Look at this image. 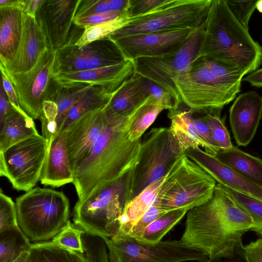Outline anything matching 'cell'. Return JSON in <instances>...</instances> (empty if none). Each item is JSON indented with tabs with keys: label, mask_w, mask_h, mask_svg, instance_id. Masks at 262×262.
<instances>
[{
	"label": "cell",
	"mask_w": 262,
	"mask_h": 262,
	"mask_svg": "<svg viewBox=\"0 0 262 262\" xmlns=\"http://www.w3.org/2000/svg\"><path fill=\"white\" fill-rule=\"evenodd\" d=\"M249 262H262V238L245 246Z\"/></svg>",
	"instance_id": "51"
},
{
	"label": "cell",
	"mask_w": 262,
	"mask_h": 262,
	"mask_svg": "<svg viewBox=\"0 0 262 262\" xmlns=\"http://www.w3.org/2000/svg\"><path fill=\"white\" fill-rule=\"evenodd\" d=\"M85 233L82 229L69 220L66 226L51 241L65 248L84 254L82 237Z\"/></svg>",
	"instance_id": "37"
},
{
	"label": "cell",
	"mask_w": 262,
	"mask_h": 262,
	"mask_svg": "<svg viewBox=\"0 0 262 262\" xmlns=\"http://www.w3.org/2000/svg\"><path fill=\"white\" fill-rule=\"evenodd\" d=\"M31 245L18 226L0 232V262H13Z\"/></svg>",
	"instance_id": "34"
},
{
	"label": "cell",
	"mask_w": 262,
	"mask_h": 262,
	"mask_svg": "<svg viewBox=\"0 0 262 262\" xmlns=\"http://www.w3.org/2000/svg\"><path fill=\"white\" fill-rule=\"evenodd\" d=\"M135 73L134 61L126 59L113 66L58 76L54 80L61 85H100L116 90Z\"/></svg>",
	"instance_id": "20"
},
{
	"label": "cell",
	"mask_w": 262,
	"mask_h": 262,
	"mask_svg": "<svg viewBox=\"0 0 262 262\" xmlns=\"http://www.w3.org/2000/svg\"><path fill=\"white\" fill-rule=\"evenodd\" d=\"M124 13L125 12L110 11L76 19L73 23L76 26L85 29L114 19Z\"/></svg>",
	"instance_id": "49"
},
{
	"label": "cell",
	"mask_w": 262,
	"mask_h": 262,
	"mask_svg": "<svg viewBox=\"0 0 262 262\" xmlns=\"http://www.w3.org/2000/svg\"><path fill=\"white\" fill-rule=\"evenodd\" d=\"M110 11L109 0H79L74 20Z\"/></svg>",
	"instance_id": "44"
},
{
	"label": "cell",
	"mask_w": 262,
	"mask_h": 262,
	"mask_svg": "<svg viewBox=\"0 0 262 262\" xmlns=\"http://www.w3.org/2000/svg\"><path fill=\"white\" fill-rule=\"evenodd\" d=\"M82 241L88 262H111L106 242L103 238L85 233Z\"/></svg>",
	"instance_id": "40"
},
{
	"label": "cell",
	"mask_w": 262,
	"mask_h": 262,
	"mask_svg": "<svg viewBox=\"0 0 262 262\" xmlns=\"http://www.w3.org/2000/svg\"><path fill=\"white\" fill-rule=\"evenodd\" d=\"M118 90L100 85H92L70 109L61 132L84 114L105 106Z\"/></svg>",
	"instance_id": "28"
},
{
	"label": "cell",
	"mask_w": 262,
	"mask_h": 262,
	"mask_svg": "<svg viewBox=\"0 0 262 262\" xmlns=\"http://www.w3.org/2000/svg\"><path fill=\"white\" fill-rule=\"evenodd\" d=\"M252 231H254L257 233L259 235H260L262 237V228H255L253 229Z\"/></svg>",
	"instance_id": "58"
},
{
	"label": "cell",
	"mask_w": 262,
	"mask_h": 262,
	"mask_svg": "<svg viewBox=\"0 0 262 262\" xmlns=\"http://www.w3.org/2000/svg\"><path fill=\"white\" fill-rule=\"evenodd\" d=\"M49 148L39 134L12 145L0 152V176L18 191L32 189L40 181Z\"/></svg>",
	"instance_id": "10"
},
{
	"label": "cell",
	"mask_w": 262,
	"mask_h": 262,
	"mask_svg": "<svg viewBox=\"0 0 262 262\" xmlns=\"http://www.w3.org/2000/svg\"><path fill=\"white\" fill-rule=\"evenodd\" d=\"M166 0H130L127 14L130 18L146 14L163 4Z\"/></svg>",
	"instance_id": "48"
},
{
	"label": "cell",
	"mask_w": 262,
	"mask_h": 262,
	"mask_svg": "<svg viewBox=\"0 0 262 262\" xmlns=\"http://www.w3.org/2000/svg\"><path fill=\"white\" fill-rule=\"evenodd\" d=\"M168 212L162 209L155 201L145 211L140 219L133 226L129 234L138 239L144 230L154 221Z\"/></svg>",
	"instance_id": "43"
},
{
	"label": "cell",
	"mask_w": 262,
	"mask_h": 262,
	"mask_svg": "<svg viewBox=\"0 0 262 262\" xmlns=\"http://www.w3.org/2000/svg\"><path fill=\"white\" fill-rule=\"evenodd\" d=\"M245 75L240 70L202 58L172 79L182 105L193 112L221 115L223 108L241 91Z\"/></svg>",
	"instance_id": "4"
},
{
	"label": "cell",
	"mask_w": 262,
	"mask_h": 262,
	"mask_svg": "<svg viewBox=\"0 0 262 262\" xmlns=\"http://www.w3.org/2000/svg\"><path fill=\"white\" fill-rule=\"evenodd\" d=\"M47 49L46 37L35 18L25 14L21 37L16 57L7 69H4L6 73L29 71L36 65Z\"/></svg>",
	"instance_id": "19"
},
{
	"label": "cell",
	"mask_w": 262,
	"mask_h": 262,
	"mask_svg": "<svg viewBox=\"0 0 262 262\" xmlns=\"http://www.w3.org/2000/svg\"><path fill=\"white\" fill-rule=\"evenodd\" d=\"M195 29L187 28L156 32L112 40L126 59L133 60L140 57L159 56L176 52Z\"/></svg>",
	"instance_id": "14"
},
{
	"label": "cell",
	"mask_w": 262,
	"mask_h": 262,
	"mask_svg": "<svg viewBox=\"0 0 262 262\" xmlns=\"http://www.w3.org/2000/svg\"><path fill=\"white\" fill-rule=\"evenodd\" d=\"M191 120L196 128L199 137L206 146L205 151L215 156L220 149L214 141L211 130L207 123L202 117L194 118L192 116Z\"/></svg>",
	"instance_id": "47"
},
{
	"label": "cell",
	"mask_w": 262,
	"mask_h": 262,
	"mask_svg": "<svg viewBox=\"0 0 262 262\" xmlns=\"http://www.w3.org/2000/svg\"><path fill=\"white\" fill-rule=\"evenodd\" d=\"M242 81H246L249 82L252 86L261 88L262 87V68L257 69L253 72L249 74Z\"/></svg>",
	"instance_id": "54"
},
{
	"label": "cell",
	"mask_w": 262,
	"mask_h": 262,
	"mask_svg": "<svg viewBox=\"0 0 262 262\" xmlns=\"http://www.w3.org/2000/svg\"><path fill=\"white\" fill-rule=\"evenodd\" d=\"M202 25L193 32L177 52L133 60L136 73L156 82L170 93L174 102L172 110H179L182 105L172 79L186 72L195 58L202 38Z\"/></svg>",
	"instance_id": "12"
},
{
	"label": "cell",
	"mask_w": 262,
	"mask_h": 262,
	"mask_svg": "<svg viewBox=\"0 0 262 262\" xmlns=\"http://www.w3.org/2000/svg\"><path fill=\"white\" fill-rule=\"evenodd\" d=\"M221 115L207 114L202 117L209 126L213 138L220 150H226L232 148L230 134L224 124V119Z\"/></svg>",
	"instance_id": "39"
},
{
	"label": "cell",
	"mask_w": 262,
	"mask_h": 262,
	"mask_svg": "<svg viewBox=\"0 0 262 262\" xmlns=\"http://www.w3.org/2000/svg\"><path fill=\"white\" fill-rule=\"evenodd\" d=\"M215 156L245 178L262 188V159L236 146L220 150Z\"/></svg>",
	"instance_id": "25"
},
{
	"label": "cell",
	"mask_w": 262,
	"mask_h": 262,
	"mask_svg": "<svg viewBox=\"0 0 262 262\" xmlns=\"http://www.w3.org/2000/svg\"><path fill=\"white\" fill-rule=\"evenodd\" d=\"M24 15L20 6L0 7V64L5 70L16 57L22 35Z\"/></svg>",
	"instance_id": "21"
},
{
	"label": "cell",
	"mask_w": 262,
	"mask_h": 262,
	"mask_svg": "<svg viewBox=\"0 0 262 262\" xmlns=\"http://www.w3.org/2000/svg\"><path fill=\"white\" fill-rule=\"evenodd\" d=\"M79 0H43L35 19L45 35L48 48L55 52L68 42Z\"/></svg>",
	"instance_id": "15"
},
{
	"label": "cell",
	"mask_w": 262,
	"mask_h": 262,
	"mask_svg": "<svg viewBox=\"0 0 262 262\" xmlns=\"http://www.w3.org/2000/svg\"><path fill=\"white\" fill-rule=\"evenodd\" d=\"M106 106L84 114L64 130L73 173L89 157L100 135L106 121Z\"/></svg>",
	"instance_id": "16"
},
{
	"label": "cell",
	"mask_w": 262,
	"mask_h": 262,
	"mask_svg": "<svg viewBox=\"0 0 262 262\" xmlns=\"http://www.w3.org/2000/svg\"><path fill=\"white\" fill-rule=\"evenodd\" d=\"M143 82L148 96L151 95L157 102L164 106L166 110H174V100L169 92L156 82L144 77Z\"/></svg>",
	"instance_id": "45"
},
{
	"label": "cell",
	"mask_w": 262,
	"mask_h": 262,
	"mask_svg": "<svg viewBox=\"0 0 262 262\" xmlns=\"http://www.w3.org/2000/svg\"><path fill=\"white\" fill-rule=\"evenodd\" d=\"M166 176L149 184L125 206L118 220L116 232L111 239H119L129 234L133 226L155 202Z\"/></svg>",
	"instance_id": "23"
},
{
	"label": "cell",
	"mask_w": 262,
	"mask_h": 262,
	"mask_svg": "<svg viewBox=\"0 0 262 262\" xmlns=\"http://www.w3.org/2000/svg\"><path fill=\"white\" fill-rule=\"evenodd\" d=\"M131 178L130 170L97 194L78 201L72 213L74 224L104 241L112 238L124 208L131 201Z\"/></svg>",
	"instance_id": "6"
},
{
	"label": "cell",
	"mask_w": 262,
	"mask_h": 262,
	"mask_svg": "<svg viewBox=\"0 0 262 262\" xmlns=\"http://www.w3.org/2000/svg\"><path fill=\"white\" fill-rule=\"evenodd\" d=\"M202 27V41L194 60H213L236 68L245 75L262 64V47L235 18L226 0H212Z\"/></svg>",
	"instance_id": "3"
},
{
	"label": "cell",
	"mask_w": 262,
	"mask_h": 262,
	"mask_svg": "<svg viewBox=\"0 0 262 262\" xmlns=\"http://www.w3.org/2000/svg\"><path fill=\"white\" fill-rule=\"evenodd\" d=\"M262 116V97L254 91L239 95L229 110V122L236 144L246 146L252 140Z\"/></svg>",
	"instance_id": "18"
},
{
	"label": "cell",
	"mask_w": 262,
	"mask_h": 262,
	"mask_svg": "<svg viewBox=\"0 0 262 262\" xmlns=\"http://www.w3.org/2000/svg\"><path fill=\"white\" fill-rule=\"evenodd\" d=\"M29 251L24 252L13 262H28Z\"/></svg>",
	"instance_id": "56"
},
{
	"label": "cell",
	"mask_w": 262,
	"mask_h": 262,
	"mask_svg": "<svg viewBox=\"0 0 262 262\" xmlns=\"http://www.w3.org/2000/svg\"><path fill=\"white\" fill-rule=\"evenodd\" d=\"M93 85H61L53 80L47 100L54 101L57 106V116L55 120L56 137L68 114L79 98Z\"/></svg>",
	"instance_id": "29"
},
{
	"label": "cell",
	"mask_w": 262,
	"mask_h": 262,
	"mask_svg": "<svg viewBox=\"0 0 262 262\" xmlns=\"http://www.w3.org/2000/svg\"><path fill=\"white\" fill-rule=\"evenodd\" d=\"M216 181L182 154L166 176L155 202L167 212L191 209L212 196Z\"/></svg>",
	"instance_id": "7"
},
{
	"label": "cell",
	"mask_w": 262,
	"mask_h": 262,
	"mask_svg": "<svg viewBox=\"0 0 262 262\" xmlns=\"http://www.w3.org/2000/svg\"><path fill=\"white\" fill-rule=\"evenodd\" d=\"M228 7L238 21L249 31L250 19L257 1L226 0Z\"/></svg>",
	"instance_id": "42"
},
{
	"label": "cell",
	"mask_w": 262,
	"mask_h": 262,
	"mask_svg": "<svg viewBox=\"0 0 262 262\" xmlns=\"http://www.w3.org/2000/svg\"><path fill=\"white\" fill-rule=\"evenodd\" d=\"M105 241L111 262H207L209 259L203 251L181 239L150 244L125 236Z\"/></svg>",
	"instance_id": "11"
},
{
	"label": "cell",
	"mask_w": 262,
	"mask_h": 262,
	"mask_svg": "<svg viewBox=\"0 0 262 262\" xmlns=\"http://www.w3.org/2000/svg\"><path fill=\"white\" fill-rule=\"evenodd\" d=\"M54 52L48 48L30 71L6 73L15 89L21 108L33 119L40 118L54 80Z\"/></svg>",
	"instance_id": "13"
},
{
	"label": "cell",
	"mask_w": 262,
	"mask_h": 262,
	"mask_svg": "<svg viewBox=\"0 0 262 262\" xmlns=\"http://www.w3.org/2000/svg\"><path fill=\"white\" fill-rule=\"evenodd\" d=\"M87 45L90 56L86 70L113 66L126 60L121 51L109 37Z\"/></svg>",
	"instance_id": "32"
},
{
	"label": "cell",
	"mask_w": 262,
	"mask_h": 262,
	"mask_svg": "<svg viewBox=\"0 0 262 262\" xmlns=\"http://www.w3.org/2000/svg\"><path fill=\"white\" fill-rule=\"evenodd\" d=\"M256 9L262 13V0L257 1L256 4Z\"/></svg>",
	"instance_id": "57"
},
{
	"label": "cell",
	"mask_w": 262,
	"mask_h": 262,
	"mask_svg": "<svg viewBox=\"0 0 262 262\" xmlns=\"http://www.w3.org/2000/svg\"><path fill=\"white\" fill-rule=\"evenodd\" d=\"M18 226L15 203L0 192V232Z\"/></svg>",
	"instance_id": "41"
},
{
	"label": "cell",
	"mask_w": 262,
	"mask_h": 262,
	"mask_svg": "<svg viewBox=\"0 0 262 262\" xmlns=\"http://www.w3.org/2000/svg\"><path fill=\"white\" fill-rule=\"evenodd\" d=\"M207 262H249L242 239L236 242L220 255L209 258Z\"/></svg>",
	"instance_id": "46"
},
{
	"label": "cell",
	"mask_w": 262,
	"mask_h": 262,
	"mask_svg": "<svg viewBox=\"0 0 262 262\" xmlns=\"http://www.w3.org/2000/svg\"><path fill=\"white\" fill-rule=\"evenodd\" d=\"M130 0H109L111 11L127 12Z\"/></svg>",
	"instance_id": "55"
},
{
	"label": "cell",
	"mask_w": 262,
	"mask_h": 262,
	"mask_svg": "<svg viewBox=\"0 0 262 262\" xmlns=\"http://www.w3.org/2000/svg\"><path fill=\"white\" fill-rule=\"evenodd\" d=\"M18 225L30 242L52 239L69 220L70 203L63 192L36 187L15 202Z\"/></svg>",
	"instance_id": "5"
},
{
	"label": "cell",
	"mask_w": 262,
	"mask_h": 262,
	"mask_svg": "<svg viewBox=\"0 0 262 262\" xmlns=\"http://www.w3.org/2000/svg\"><path fill=\"white\" fill-rule=\"evenodd\" d=\"M0 69L1 83L13 108L25 117H29L30 116L21 108L15 89L4 68L1 64Z\"/></svg>",
	"instance_id": "50"
},
{
	"label": "cell",
	"mask_w": 262,
	"mask_h": 262,
	"mask_svg": "<svg viewBox=\"0 0 262 262\" xmlns=\"http://www.w3.org/2000/svg\"><path fill=\"white\" fill-rule=\"evenodd\" d=\"M43 0H24L23 11L25 14L35 18L37 10Z\"/></svg>",
	"instance_id": "53"
},
{
	"label": "cell",
	"mask_w": 262,
	"mask_h": 262,
	"mask_svg": "<svg viewBox=\"0 0 262 262\" xmlns=\"http://www.w3.org/2000/svg\"><path fill=\"white\" fill-rule=\"evenodd\" d=\"M74 181L66 142V132L62 131L52 142L43 168L41 184L59 187Z\"/></svg>",
	"instance_id": "22"
},
{
	"label": "cell",
	"mask_w": 262,
	"mask_h": 262,
	"mask_svg": "<svg viewBox=\"0 0 262 262\" xmlns=\"http://www.w3.org/2000/svg\"><path fill=\"white\" fill-rule=\"evenodd\" d=\"M187 209L168 212L151 222L143 231L138 240L156 244L160 241L187 213Z\"/></svg>",
	"instance_id": "35"
},
{
	"label": "cell",
	"mask_w": 262,
	"mask_h": 262,
	"mask_svg": "<svg viewBox=\"0 0 262 262\" xmlns=\"http://www.w3.org/2000/svg\"><path fill=\"white\" fill-rule=\"evenodd\" d=\"M28 262H88L85 255L51 241L32 244Z\"/></svg>",
	"instance_id": "31"
},
{
	"label": "cell",
	"mask_w": 262,
	"mask_h": 262,
	"mask_svg": "<svg viewBox=\"0 0 262 262\" xmlns=\"http://www.w3.org/2000/svg\"><path fill=\"white\" fill-rule=\"evenodd\" d=\"M164 110L165 107L151 95L147 97L137 107L128 128L129 139L135 141L141 139L143 134Z\"/></svg>",
	"instance_id": "33"
},
{
	"label": "cell",
	"mask_w": 262,
	"mask_h": 262,
	"mask_svg": "<svg viewBox=\"0 0 262 262\" xmlns=\"http://www.w3.org/2000/svg\"><path fill=\"white\" fill-rule=\"evenodd\" d=\"M212 0H166L152 11L133 17L111 35V39L156 32L196 29L208 14Z\"/></svg>",
	"instance_id": "8"
},
{
	"label": "cell",
	"mask_w": 262,
	"mask_h": 262,
	"mask_svg": "<svg viewBox=\"0 0 262 262\" xmlns=\"http://www.w3.org/2000/svg\"><path fill=\"white\" fill-rule=\"evenodd\" d=\"M193 112L190 110H169L168 115L171 120L170 129L182 153L190 148L201 146L206 149L191 120Z\"/></svg>",
	"instance_id": "27"
},
{
	"label": "cell",
	"mask_w": 262,
	"mask_h": 262,
	"mask_svg": "<svg viewBox=\"0 0 262 262\" xmlns=\"http://www.w3.org/2000/svg\"><path fill=\"white\" fill-rule=\"evenodd\" d=\"M147 97L143 77L135 73L118 89L108 107L115 114L126 115L130 113Z\"/></svg>",
	"instance_id": "24"
},
{
	"label": "cell",
	"mask_w": 262,
	"mask_h": 262,
	"mask_svg": "<svg viewBox=\"0 0 262 262\" xmlns=\"http://www.w3.org/2000/svg\"><path fill=\"white\" fill-rule=\"evenodd\" d=\"M132 20L127 12L118 17L99 25L85 28L83 33L75 45L84 47L92 42L109 37L114 33L125 26Z\"/></svg>",
	"instance_id": "36"
},
{
	"label": "cell",
	"mask_w": 262,
	"mask_h": 262,
	"mask_svg": "<svg viewBox=\"0 0 262 262\" xmlns=\"http://www.w3.org/2000/svg\"><path fill=\"white\" fill-rule=\"evenodd\" d=\"M88 45H66L54 52V77L86 70L89 58Z\"/></svg>",
	"instance_id": "30"
},
{
	"label": "cell",
	"mask_w": 262,
	"mask_h": 262,
	"mask_svg": "<svg viewBox=\"0 0 262 262\" xmlns=\"http://www.w3.org/2000/svg\"><path fill=\"white\" fill-rule=\"evenodd\" d=\"M253 227L251 217L225 187L217 183L209 200L187 212L185 230L180 239L211 258L242 239L243 235Z\"/></svg>",
	"instance_id": "2"
},
{
	"label": "cell",
	"mask_w": 262,
	"mask_h": 262,
	"mask_svg": "<svg viewBox=\"0 0 262 262\" xmlns=\"http://www.w3.org/2000/svg\"><path fill=\"white\" fill-rule=\"evenodd\" d=\"M182 154L169 127L152 128L146 133L141 140L138 163L131 170V201L165 177Z\"/></svg>",
	"instance_id": "9"
},
{
	"label": "cell",
	"mask_w": 262,
	"mask_h": 262,
	"mask_svg": "<svg viewBox=\"0 0 262 262\" xmlns=\"http://www.w3.org/2000/svg\"><path fill=\"white\" fill-rule=\"evenodd\" d=\"M218 184L241 193L262 200V188L249 181L223 163L215 155L200 147L190 148L184 152Z\"/></svg>",
	"instance_id": "17"
},
{
	"label": "cell",
	"mask_w": 262,
	"mask_h": 262,
	"mask_svg": "<svg viewBox=\"0 0 262 262\" xmlns=\"http://www.w3.org/2000/svg\"><path fill=\"white\" fill-rule=\"evenodd\" d=\"M13 108L1 83L0 86V126L3 125L6 117Z\"/></svg>",
	"instance_id": "52"
},
{
	"label": "cell",
	"mask_w": 262,
	"mask_h": 262,
	"mask_svg": "<svg viewBox=\"0 0 262 262\" xmlns=\"http://www.w3.org/2000/svg\"><path fill=\"white\" fill-rule=\"evenodd\" d=\"M33 119L13 108L0 126V152L31 136L38 135Z\"/></svg>",
	"instance_id": "26"
},
{
	"label": "cell",
	"mask_w": 262,
	"mask_h": 262,
	"mask_svg": "<svg viewBox=\"0 0 262 262\" xmlns=\"http://www.w3.org/2000/svg\"><path fill=\"white\" fill-rule=\"evenodd\" d=\"M108 104L100 135L89 157L73 172V184L80 202L126 175L139 160L141 139L132 141L128 135L130 123L139 105L130 113L120 115L111 111Z\"/></svg>",
	"instance_id": "1"
},
{
	"label": "cell",
	"mask_w": 262,
	"mask_h": 262,
	"mask_svg": "<svg viewBox=\"0 0 262 262\" xmlns=\"http://www.w3.org/2000/svg\"><path fill=\"white\" fill-rule=\"evenodd\" d=\"M225 188L239 207L252 219L253 227L251 230L262 228V200Z\"/></svg>",
	"instance_id": "38"
}]
</instances>
